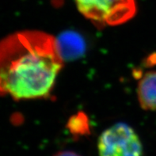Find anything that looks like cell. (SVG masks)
<instances>
[{
  "label": "cell",
  "mask_w": 156,
  "mask_h": 156,
  "mask_svg": "<svg viewBox=\"0 0 156 156\" xmlns=\"http://www.w3.org/2000/svg\"><path fill=\"white\" fill-rule=\"evenodd\" d=\"M63 65L56 38L37 30L15 32L0 41V96L46 98Z\"/></svg>",
  "instance_id": "obj_1"
},
{
  "label": "cell",
  "mask_w": 156,
  "mask_h": 156,
  "mask_svg": "<svg viewBox=\"0 0 156 156\" xmlns=\"http://www.w3.org/2000/svg\"><path fill=\"white\" fill-rule=\"evenodd\" d=\"M79 11L98 26L121 25L136 12L135 0H75Z\"/></svg>",
  "instance_id": "obj_2"
},
{
  "label": "cell",
  "mask_w": 156,
  "mask_h": 156,
  "mask_svg": "<svg viewBox=\"0 0 156 156\" xmlns=\"http://www.w3.org/2000/svg\"><path fill=\"white\" fill-rule=\"evenodd\" d=\"M99 156H142L143 145L134 129L117 123L105 129L98 138Z\"/></svg>",
  "instance_id": "obj_3"
},
{
  "label": "cell",
  "mask_w": 156,
  "mask_h": 156,
  "mask_svg": "<svg viewBox=\"0 0 156 156\" xmlns=\"http://www.w3.org/2000/svg\"><path fill=\"white\" fill-rule=\"evenodd\" d=\"M137 97L143 109L156 111V71L143 75L137 86Z\"/></svg>",
  "instance_id": "obj_4"
},
{
  "label": "cell",
  "mask_w": 156,
  "mask_h": 156,
  "mask_svg": "<svg viewBox=\"0 0 156 156\" xmlns=\"http://www.w3.org/2000/svg\"><path fill=\"white\" fill-rule=\"evenodd\" d=\"M56 41L63 60L79 57L85 50V42L75 32H66L56 39Z\"/></svg>",
  "instance_id": "obj_5"
},
{
  "label": "cell",
  "mask_w": 156,
  "mask_h": 156,
  "mask_svg": "<svg viewBox=\"0 0 156 156\" xmlns=\"http://www.w3.org/2000/svg\"><path fill=\"white\" fill-rule=\"evenodd\" d=\"M81 115H77L72 118L70 124L68 125L70 130L73 134L78 135H85L87 132H88V125L86 123V117L83 116L81 118Z\"/></svg>",
  "instance_id": "obj_6"
},
{
  "label": "cell",
  "mask_w": 156,
  "mask_h": 156,
  "mask_svg": "<svg viewBox=\"0 0 156 156\" xmlns=\"http://www.w3.org/2000/svg\"><path fill=\"white\" fill-rule=\"evenodd\" d=\"M53 156H81L78 153L72 151H61L59 152L55 153Z\"/></svg>",
  "instance_id": "obj_7"
}]
</instances>
